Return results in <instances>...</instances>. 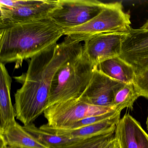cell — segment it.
I'll list each match as a JSON object with an SVG mask.
<instances>
[{"mask_svg": "<svg viewBox=\"0 0 148 148\" xmlns=\"http://www.w3.org/2000/svg\"><path fill=\"white\" fill-rule=\"evenodd\" d=\"M64 30L49 18L0 29V63L19 68L31 59L57 45Z\"/></svg>", "mask_w": 148, "mask_h": 148, "instance_id": "cell-2", "label": "cell"}, {"mask_svg": "<svg viewBox=\"0 0 148 148\" xmlns=\"http://www.w3.org/2000/svg\"><path fill=\"white\" fill-rule=\"evenodd\" d=\"M146 125H147V129L148 131V115L147 116V121H146Z\"/></svg>", "mask_w": 148, "mask_h": 148, "instance_id": "cell-24", "label": "cell"}, {"mask_svg": "<svg viewBox=\"0 0 148 148\" xmlns=\"http://www.w3.org/2000/svg\"><path fill=\"white\" fill-rule=\"evenodd\" d=\"M95 69L112 79L125 84H133L136 77L134 68L119 57L108 59Z\"/></svg>", "mask_w": 148, "mask_h": 148, "instance_id": "cell-15", "label": "cell"}, {"mask_svg": "<svg viewBox=\"0 0 148 148\" xmlns=\"http://www.w3.org/2000/svg\"><path fill=\"white\" fill-rule=\"evenodd\" d=\"M128 33H110L97 35L84 41V51L94 67L104 60L121 54Z\"/></svg>", "mask_w": 148, "mask_h": 148, "instance_id": "cell-8", "label": "cell"}, {"mask_svg": "<svg viewBox=\"0 0 148 148\" xmlns=\"http://www.w3.org/2000/svg\"><path fill=\"white\" fill-rule=\"evenodd\" d=\"M94 69L84 48L64 63L53 77L47 108L81 98L90 82Z\"/></svg>", "mask_w": 148, "mask_h": 148, "instance_id": "cell-3", "label": "cell"}, {"mask_svg": "<svg viewBox=\"0 0 148 148\" xmlns=\"http://www.w3.org/2000/svg\"><path fill=\"white\" fill-rule=\"evenodd\" d=\"M121 113L101 122L75 130L53 128L47 124L40 127L42 130L61 136L77 140L87 139L115 131L116 125L120 119Z\"/></svg>", "mask_w": 148, "mask_h": 148, "instance_id": "cell-11", "label": "cell"}, {"mask_svg": "<svg viewBox=\"0 0 148 148\" xmlns=\"http://www.w3.org/2000/svg\"><path fill=\"white\" fill-rule=\"evenodd\" d=\"M115 131L87 139L77 140L57 148H102L114 137Z\"/></svg>", "mask_w": 148, "mask_h": 148, "instance_id": "cell-18", "label": "cell"}, {"mask_svg": "<svg viewBox=\"0 0 148 148\" xmlns=\"http://www.w3.org/2000/svg\"><path fill=\"white\" fill-rule=\"evenodd\" d=\"M12 81L5 64L0 63V131L16 122L11 96Z\"/></svg>", "mask_w": 148, "mask_h": 148, "instance_id": "cell-13", "label": "cell"}, {"mask_svg": "<svg viewBox=\"0 0 148 148\" xmlns=\"http://www.w3.org/2000/svg\"><path fill=\"white\" fill-rule=\"evenodd\" d=\"M107 5L97 0H58V6L48 18L64 31L87 23Z\"/></svg>", "mask_w": 148, "mask_h": 148, "instance_id": "cell-6", "label": "cell"}, {"mask_svg": "<svg viewBox=\"0 0 148 148\" xmlns=\"http://www.w3.org/2000/svg\"><path fill=\"white\" fill-rule=\"evenodd\" d=\"M119 57L132 66L148 57V31L131 28L123 41Z\"/></svg>", "mask_w": 148, "mask_h": 148, "instance_id": "cell-12", "label": "cell"}, {"mask_svg": "<svg viewBox=\"0 0 148 148\" xmlns=\"http://www.w3.org/2000/svg\"><path fill=\"white\" fill-rule=\"evenodd\" d=\"M114 137L120 148H148V134L129 114H125L117 124Z\"/></svg>", "mask_w": 148, "mask_h": 148, "instance_id": "cell-10", "label": "cell"}, {"mask_svg": "<svg viewBox=\"0 0 148 148\" xmlns=\"http://www.w3.org/2000/svg\"><path fill=\"white\" fill-rule=\"evenodd\" d=\"M121 112L117 111L116 110H112L109 112L101 114V115H96L91 116L83 119L81 120L76 121L68 125L64 128L62 129L64 130H75L82 128L87 125L93 124L98 122H101L103 120H106L108 119L111 118L115 116L116 115L121 113Z\"/></svg>", "mask_w": 148, "mask_h": 148, "instance_id": "cell-19", "label": "cell"}, {"mask_svg": "<svg viewBox=\"0 0 148 148\" xmlns=\"http://www.w3.org/2000/svg\"><path fill=\"white\" fill-rule=\"evenodd\" d=\"M133 84L140 97L148 99V68L136 74Z\"/></svg>", "mask_w": 148, "mask_h": 148, "instance_id": "cell-20", "label": "cell"}, {"mask_svg": "<svg viewBox=\"0 0 148 148\" xmlns=\"http://www.w3.org/2000/svg\"><path fill=\"white\" fill-rule=\"evenodd\" d=\"M83 50L81 43L67 37L32 58L25 73L14 77L22 84L14 95L16 118L24 125L33 123L47 109L52 82L58 69Z\"/></svg>", "mask_w": 148, "mask_h": 148, "instance_id": "cell-1", "label": "cell"}, {"mask_svg": "<svg viewBox=\"0 0 148 148\" xmlns=\"http://www.w3.org/2000/svg\"><path fill=\"white\" fill-rule=\"evenodd\" d=\"M102 148H120L118 142L115 137L106 144Z\"/></svg>", "mask_w": 148, "mask_h": 148, "instance_id": "cell-22", "label": "cell"}, {"mask_svg": "<svg viewBox=\"0 0 148 148\" xmlns=\"http://www.w3.org/2000/svg\"><path fill=\"white\" fill-rule=\"evenodd\" d=\"M23 127L40 143L48 148H57L78 140L53 134L42 130L40 127L38 128L33 123L24 125Z\"/></svg>", "mask_w": 148, "mask_h": 148, "instance_id": "cell-16", "label": "cell"}, {"mask_svg": "<svg viewBox=\"0 0 148 148\" xmlns=\"http://www.w3.org/2000/svg\"><path fill=\"white\" fill-rule=\"evenodd\" d=\"M136 74H138L148 68V57L138 61L132 66Z\"/></svg>", "mask_w": 148, "mask_h": 148, "instance_id": "cell-21", "label": "cell"}, {"mask_svg": "<svg viewBox=\"0 0 148 148\" xmlns=\"http://www.w3.org/2000/svg\"><path fill=\"white\" fill-rule=\"evenodd\" d=\"M112 110H114L90 104L80 98L53 105L47 108L44 114L48 125L62 129L85 118Z\"/></svg>", "mask_w": 148, "mask_h": 148, "instance_id": "cell-7", "label": "cell"}, {"mask_svg": "<svg viewBox=\"0 0 148 148\" xmlns=\"http://www.w3.org/2000/svg\"><path fill=\"white\" fill-rule=\"evenodd\" d=\"M139 97L134 84H125L115 93L112 109L119 112L126 108L132 110L134 103Z\"/></svg>", "mask_w": 148, "mask_h": 148, "instance_id": "cell-17", "label": "cell"}, {"mask_svg": "<svg viewBox=\"0 0 148 148\" xmlns=\"http://www.w3.org/2000/svg\"><path fill=\"white\" fill-rule=\"evenodd\" d=\"M58 5V0H1L0 29L47 18Z\"/></svg>", "mask_w": 148, "mask_h": 148, "instance_id": "cell-5", "label": "cell"}, {"mask_svg": "<svg viewBox=\"0 0 148 148\" xmlns=\"http://www.w3.org/2000/svg\"><path fill=\"white\" fill-rule=\"evenodd\" d=\"M131 24L130 16L124 12L121 2L108 3L100 14L87 23L64 30V35L73 42L80 43L104 34L128 33Z\"/></svg>", "mask_w": 148, "mask_h": 148, "instance_id": "cell-4", "label": "cell"}, {"mask_svg": "<svg viewBox=\"0 0 148 148\" xmlns=\"http://www.w3.org/2000/svg\"><path fill=\"white\" fill-rule=\"evenodd\" d=\"M10 148V147H7V146H6V147H4V148Z\"/></svg>", "mask_w": 148, "mask_h": 148, "instance_id": "cell-25", "label": "cell"}, {"mask_svg": "<svg viewBox=\"0 0 148 148\" xmlns=\"http://www.w3.org/2000/svg\"><path fill=\"white\" fill-rule=\"evenodd\" d=\"M0 139L12 148H48L17 122L0 131Z\"/></svg>", "mask_w": 148, "mask_h": 148, "instance_id": "cell-14", "label": "cell"}, {"mask_svg": "<svg viewBox=\"0 0 148 148\" xmlns=\"http://www.w3.org/2000/svg\"><path fill=\"white\" fill-rule=\"evenodd\" d=\"M140 28L142 30H145V31H148V20Z\"/></svg>", "mask_w": 148, "mask_h": 148, "instance_id": "cell-23", "label": "cell"}, {"mask_svg": "<svg viewBox=\"0 0 148 148\" xmlns=\"http://www.w3.org/2000/svg\"><path fill=\"white\" fill-rule=\"evenodd\" d=\"M125 84L94 69L90 82L81 98L90 104L112 109L115 93Z\"/></svg>", "mask_w": 148, "mask_h": 148, "instance_id": "cell-9", "label": "cell"}]
</instances>
